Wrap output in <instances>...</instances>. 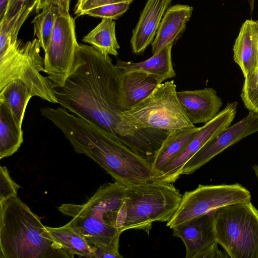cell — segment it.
Segmentation results:
<instances>
[{"mask_svg":"<svg viewBox=\"0 0 258 258\" xmlns=\"http://www.w3.org/2000/svg\"><path fill=\"white\" fill-rule=\"evenodd\" d=\"M247 1L248 3V4H249V6L250 7V12H252L253 10L254 0H247Z\"/></svg>","mask_w":258,"mask_h":258,"instance_id":"obj_36","label":"cell"},{"mask_svg":"<svg viewBox=\"0 0 258 258\" xmlns=\"http://www.w3.org/2000/svg\"><path fill=\"white\" fill-rule=\"evenodd\" d=\"M40 47L36 38L25 43L17 39L0 54V90L10 82L19 80L27 86L33 96L58 103L52 83L47 76L41 74L44 73V68Z\"/></svg>","mask_w":258,"mask_h":258,"instance_id":"obj_6","label":"cell"},{"mask_svg":"<svg viewBox=\"0 0 258 258\" xmlns=\"http://www.w3.org/2000/svg\"><path fill=\"white\" fill-rule=\"evenodd\" d=\"M58 210L72 218L68 223L92 246H119L121 232L118 229L100 222L82 209L79 204H64L58 207Z\"/></svg>","mask_w":258,"mask_h":258,"instance_id":"obj_13","label":"cell"},{"mask_svg":"<svg viewBox=\"0 0 258 258\" xmlns=\"http://www.w3.org/2000/svg\"><path fill=\"white\" fill-rule=\"evenodd\" d=\"M33 96L27 86L19 80L10 82L0 90V102L9 107L21 127L26 107Z\"/></svg>","mask_w":258,"mask_h":258,"instance_id":"obj_26","label":"cell"},{"mask_svg":"<svg viewBox=\"0 0 258 258\" xmlns=\"http://www.w3.org/2000/svg\"><path fill=\"white\" fill-rule=\"evenodd\" d=\"M70 0H41L39 10L47 8H54L69 13Z\"/></svg>","mask_w":258,"mask_h":258,"instance_id":"obj_34","label":"cell"},{"mask_svg":"<svg viewBox=\"0 0 258 258\" xmlns=\"http://www.w3.org/2000/svg\"><path fill=\"white\" fill-rule=\"evenodd\" d=\"M257 132L258 114L249 111L246 117L223 130L208 142L185 163L181 175L193 173L228 147Z\"/></svg>","mask_w":258,"mask_h":258,"instance_id":"obj_11","label":"cell"},{"mask_svg":"<svg viewBox=\"0 0 258 258\" xmlns=\"http://www.w3.org/2000/svg\"><path fill=\"white\" fill-rule=\"evenodd\" d=\"M192 11V7L185 5H176L167 9L152 43L153 54L168 44H173L180 37L191 17Z\"/></svg>","mask_w":258,"mask_h":258,"instance_id":"obj_17","label":"cell"},{"mask_svg":"<svg viewBox=\"0 0 258 258\" xmlns=\"http://www.w3.org/2000/svg\"><path fill=\"white\" fill-rule=\"evenodd\" d=\"M21 186L15 182L10 175L6 166L0 167V201L17 196Z\"/></svg>","mask_w":258,"mask_h":258,"instance_id":"obj_30","label":"cell"},{"mask_svg":"<svg viewBox=\"0 0 258 258\" xmlns=\"http://www.w3.org/2000/svg\"><path fill=\"white\" fill-rule=\"evenodd\" d=\"M41 0H9L0 30L8 33L13 41L17 39L19 30L29 16L40 11Z\"/></svg>","mask_w":258,"mask_h":258,"instance_id":"obj_24","label":"cell"},{"mask_svg":"<svg viewBox=\"0 0 258 258\" xmlns=\"http://www.w3.org/2000/svg\"><path fill=\"white\" fill-rule=\"evenodd\" d=\"M257 27V33H258V20L256 21Z\"/></svg>","mask_w":258,"mask_h":258,"instance_id":"obj_39","label":"cell"},{"mask_svg":"<svg viewBox=\"0 0 258 258\" xmlns=\"http://www.w3.org/2000/svg\"><path fill=\"white\" fill-rule=\"evenodd\" d=\"M123 72L109 55L79 44L72 72L61 86L54 87L58 103L71 113L98 125L122 144L147 157L160 145L162 132L145 127L124 112Z\"/></svg>","mask_w":258,"mask_h":258,"instance_id":"obj_1","label":"cell"},{"mask_svg":"<svg viewBox=\"0 0 258 258\" xmlns=\"http://www.w3.org/2000/svg\"><path fill=\"white\" fill-rule=\"evenodd\" d=\"M115 22L103 18L101 22L85 36L82 41L90 44L103 55H118L120 46L115 35Z\"/></svg>","mask_w":258,"mask_h":258,"instance_id":"obj_25","label":"cell"},{"mask_svg":"<svg viewBox=\"0 0 258 258\" xmlns=\"http://www.w3.org/2000/svg\"><path fill=\"white\" fill-rule=\"evenodd\" d=\"M218 242L215 241L211 245L200 252L196 258H223L229 257L226 253L221 251L218 247Z\"/></svg>","mask_w":258,"mask_h":258,"instance_id":"obj_33","label":"cell"},{"mask_svg":"<svg viewBox=\"0 0 258 258\" xmlns=\"http://www.w3.org/2000/svg\"><path fill=\"white\" fill-rule=\"evenodd\" d=\"M252 168L254 171L255 174L258 179V165L255 164L252 166Z\"/></svg>","mask_w":258,"mask_h":258,"instance_id":"obj_37","label":"cell"},{"mask_svg":"<svg viewBox=\"0 0 258 258\" xmlns=\"http://www.w3.org/2000/svg\"><path fill=\"white\" fill-rule=\"evenodd\" d=\"M250 200L249 191L238 183L232 184H199L195 189L184 194L178 209L166 225L173 228L221 207Z\"/></svg>","mask_w":258,"mask_h":258,"instance_id":"obj_8","label":"cell"},{"mask_svg":"<svg viewBox=\"0 0 258 258\" xmlns=\"http://www.w3.org/2000/svg\"><path fill=\"white\" fill-rule=\"evenodd\" d=\"M165 80L162 77L142 71L123 72V98L127 110L145 99Z\"/></svg>","mask_w":258,"mask_h":258,"instance_id":"obj_19","label":"cell"},{"mask_svg":"<svg viewBox=\"0 0 258 258\" xmlns=\"http://www.w3.org/2000/svg\"><path fill=\"white\" fill-rule=\"evenodd\" d=\"M173 44H168L143 61L133 62L118 59L115 66L123 72L138 71L161 77L165 80L172 78L176 76L171 58Z\"/></svg>","mask_w":258,"mask_h":258,"instance_id":"obj_21","label":"cell"},{"mask_svg":"<svg viewBox=\"0 0 258 258\" xmlns=\"http://www.w3.org/2000/svg\"><path fill=\"white\" fill-rule=\"evenodd\" d=\"M70 258L17 196L0 201V258Z\"/></svg>","mask_w":258,"mask_h":258,"instance_id":"obj_3","label":"cell"},{"mask_svg":"<svg viewBox=\"0 0 258 258\" xmlns=\"http://www.w3.org/2000/svg\"><path fill=\"white\" fill-rule=\"evenodd\" d=\"M215 240L231 258H258V210L250 201L211 212Z\"/></svg>","mask_w":258,"mask_h":258,"instance_id":"obj_5","label":"cell"},{"mask_svg":"<svg viewBox=\"0 0 258 258\" xmlns=\"http://www.w3.org/2000/svg\"><path fill=\"white\" fill-rule=\"evenodd\" d=\"M94 258H122L119 252V246H112L107 247L92 246Z\"/></svg>","mask_w":258,"mask_h":258,"instance_id":"obj_32","label":"cell"},{"mask_svg":"<svg viewBox=\"0 0 258 258\" xmlns=\"http://www.w3.org/2000/svg\"><path fill=\"white\" fill-rule=\"evenodd\" d=\"M241 97L249 111L258 114V69L245 78Z\"/></svg>","mask_w":258,"mask_h":258,"instance_id":"obj_28","label":"cell"},{"mask_svg":"<svg viewBox=\"0 0 258 258\" xmlns=\"http://www.w3.org/2000/svg\"><path fill=\"white\" fill-rule=\"evenodd\" d=\"M201 127H191L170 132L156 154L152 168L156 179L197 135Z\"/></svg>","mask_w":258,"mask_h":258,"instance_id":"obj_20","label":"cell"},{"mask_svg":"<svg viewBox=\"0 0 258 258\" xmlns=\"http://www.w3.org/2000/svg\"><path fill=\"white\" fill-rule=\"evenodd\" d=\"M133 0H86L81 5L75 6V14L79 16L84 11L102 5L120 3H132Z\"/></svg>","mask_w":258,"mask_h":258,"instance_id":"obj_31","label":"cell"},{"mask_svg":"<svg viewBox=\"0 0 258 258\" xmlns=\"http://www.w3.org/2000/svg\"><path fill=\"white\" fill-rule=\"evenodd\" d=\"M56 8L43 9L31 23L33 25L34 36L38 40L40 47L45 52L49 44L54 29Z\"/></svg>","mask_w":258,"mask_h":258,"instance_id":"obj_27","label":"cell"},{"mask_svg":"<svg viewBox=\"0 0 258 258\" xmlns=\"http://www.w3.org/2000/svg\"><path fill=\"white\" fill-rule=\"evenodd\" d=\"M9 0H0V22L4 19L8 8Z\"/></svg>","mask_w":258,"mask_h":258,"instance_id":"obj_35","label":"cell"},{"mask_svg":"<svg viewBox=\"0 0 258 258\" xmlns=\"http://www.w3.org/2000/svg\"><path fill=\"white\" fill-rule=\"evenodd\" d=\"M233 59L244 78L258 69V33L256 22L247 20L242 24L233 46Z\"/></svg>","mask_w":258,"mask_h":258,"instance_id":"obj_18","label":"cell"},{"mask_svg":"<svg viewBox=\"0 0 258 258\" xmlns=\"http://www.w3.org/2000/svg\"><path fill=\"white\" fill-rule=\"evenodd\" d=\"M46 228L52 239L61 245L70 258L75 255L94 258L92 246L68 223L59 227Z\"/></svg>","mask_w":258,"mask_h":258,"instance_id":"obj_23","label":"cell"},{"mask_svg":"<svg viewBox=\"0 0 258 258\" xmlns=\"http://www.w3.org/2000/svg\"><path fill=\"white\" fill-rule=\"evenodd\" d=\"M131 3L125 2L107 4L82 12L79 15L116 20L120 18L128 9Z\"/></svg>","mask_w":258,"mask_h":258,"instance_id":"obj_29","label":"cell"},{"mask_svg":"<svg viewBox=\"0 0 258 258\" xmlns=\"http://www.w3.org/2000/svg\"><path fill=\"white\" fill-rule=\"evenodd\" d=\"M238 103H228L212 120L201 126L185 149L179 154L157 177L156 180L172 183L181 175L185 163L208 142L231 124L237 112Z\"/></svg>","mask_w":258,"mask_h":258,"instance_id":"obj_10","label":"cell"},{"mask_svg":"<svg viewBox=\"0 0 258 258\" xmlns=\"http://www.w3.org/2000/svg\"><path fill=\"white\" fill-rule=\"evenodd\" d=\"M171 0H148L133 32L131 44L134 54L143 53L153 42Z\"/></svg>","mask_w":258,"mask_h":258,"instance_id":"obj_16","label":"cell"},{"mask_svg":"<svg viewBox=\"0 0 258 258\" xmlns=\"http://www.w3.org/2000/svg\"><path fill=\"white\" fill-rule=\"evenodd\" d=\"M173 235L180 238L186 249V258H196L216 241L211 213L193 218L173 227Z\"/></svg>","mask_w":258,"mask_h":258,"instance_id":"obj_15","label":"cell"},{"mask_svg":"<svg viewBox=\"0 0 258 258\" xmlns=\"http://www.w3.org/2000/svg\"><path fill=\"white\" fill-rule=\"evenodd\" d=\"M86 0H78V2L76 5V6H78L80 5H81L82 3H83Z\"/></svg>","mask_w":258,"mask_h":258,"instance_id":"obj_38","label":"cell"},{"mask_svg":"<svg viewBox=\"0 0 258 258\" xmlns=\"http://www.w3.org/2000/svg\"><path fill=\"white\" fill-rule=\"evenodd\" d=\"M126 186L115 181L100 186L80 207L100 222L118 229L121 233L125 219Z\"/></svg>","mask_w":258,"mask_h":258,"instance_id":"obj_12","label":"cell"},{"mask_svg":"<svg viewBox=\"0 0 258 258\" xmlns=\"http://www.w3.org/2000/svg\"><path fill=\"white\" fill-rule=\"evenodd\" d=\"M55 13L54 29L44 57V73L54 87L62 86L72 72L79 44L73 17L57 8Z\"/></svg>","mask_w":258,"mask_h":258,"instance_id":"obj_9","label":"cell"},{"mask_svg":"<svg viewBox=\"0 0 258 258\" xmlns=\"http://www.w3.org/2000/svg\"><path fill=\"white\" fill-rule=\"evenodd\" d=\"M41 115L63 134L75 152L84 154L126 186L156 180L153 159L127 147L98 125L62 107L40 108Z\"/></svg>","mask_w":258,"mask_h":258,"instance_id":"obj_2","label":"cell"},{"mask_svg":"<svg viewBox=\"0 0 258 258\" xmlns=\"http://www.w3.org/2000/svg\"><path fill=\"white\" fill-rule=\"evenodd\" d=\"M177 96L193 124L210 121L219 113L223 105L221 98L212 88L177 91Z\"/></svg>","mask_w":258,"mask_h":258,"instance_id":"obj_14","label":"cell"},{"mask_svg":"<svg viewBox=\"0 0 258 258\" xmlns=\"http://www.w3.org/2000/svg\"><path fill=\"white\" fill-rule=\"evenodd\" d=\"M23 142L22 127L19 126L9 107L0 102V159L13 155Z\"/></svg>","mask_w":258,"mask_h":258,"instance_id":"obj_22","label":"cell"},{"mask_svg":"<svg viewBox=\"0 0 258 258\" xmlns=\"http://www.w3.org/2000/svg\"><path fill=\"white\" fill-rule=\"evenodd\" d=\"M124 113L144 127L169 133L195 126L180 104L173 80L161 83L148 97Z\"/></svg>","mask_w":258,"mask_h":258,"instance_id":"obj_7","label":"cell"},{"mask_svg":"<svg viewBox=\"0 0 258 258\" xmlns=\"http://www.w3.org/2000/svg\"><path fill=\"white\" fill-rule=\"evenodd\" d=\"M182 197L172 183L164 181L152 180L126 186L122 232L135 229L149 234L154 222L170 220Z\"/></svg>","mask_w":258,"mask_h":258,"instance_id":"obj_4","label":"cell"}]
</instances>
